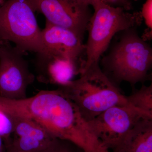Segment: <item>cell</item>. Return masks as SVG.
<instances>
[{"instance_id":"cell-1","label":"cell","mask_w":152,"mask_h":152,"mask_svg":"<svg viewBox=\"0 0 152 152\" xmlns=\"http://www.w3.org/2000/svg\"><path fill=\"white\" fill-rule=\"evenodd\" d=\"M0 107L10 113L34 120L55 138L72 140L85 127V119L77 107L59 88L41 90L23 99L0 96Z\"/></svg>"},{"instance_id":"cell-2","label":"cell","mask_w":152,"mask_h":152,"mask_svg":"<svg viewBox=\"0 0 152 152\" xmlns=\"http://www.w3.org/2000/svg\"><path fill=\"white\" fill-rule=\"evenodd\" d=\"M137 27L120 32L108 53L101 61L102 70L118 87L124 82L134 87L151 78L152 48L139 36Z\"/></svg>"},{"instance_id":"cell-3","label":"cell","mask_w":152,"mask_h":152,"mask_svg":"<svg viewBox=\"0 0 152 152\" xmlns=\"http://www.w3.org/2000/svg\"><path fill=\"white\" fill-rule=\"evenodd\" d=\"M78 108L87 121L114 106L130 105L119 87L105 75L99 62L95 63L66 86L58 87Z\"/></svg>"},{"instance_id":"cell-4","label":"cell","mask_w":152,"mask_h":152,"mask_svg":"<svg viewBox=\"0 0 152 152\" xmlns=\"http://www.w3.org/2000/svg\"><path fill=\"white\" fill-rule=\"evenodd\" d=\"M89 4L94 12L87 27L88 38L85 44L86 58L83 72L93 64L100 62L117 34L138 26L142 21L140 13H130L122 7H113L101 0H90Z\"/></svg>"},{"instance_id":"cell-5","label":"cell","mask_w":152,"mask_h":152,"mask_svg":"<svg viewBox=\"0 0 152 152\" xmlns=\"http://www.w3.org/2000/svg\"><path fill=\"white\" fill-rule=\"evenodd\" d=\"M35 11L28 0H7L0 7V40L21 51L47 53Z\"/></svg>"},{"instance_id":"cell-6","label":"cell","mask_w":152,"mask_h":152,"mask_svg":"<svg viewBox=\"0 0 152 152\" xmlns=\"http://www.w3.org/2000/svg\"><path fill=\"white\" fill-rule=\"evenodd\" d=\"M26 53L10 42L0 40V96L12 100L27 98V89L35 76L30 70Z\"/></svg>"},{"instance_id":"cell-7","label":"cell","mask_w":152,"mask_h":152,"mask_svg":"<svg viewBox=\"0 0 152 152\" xmlns=\"http://www.w3.org/2000/svg\"><path fill=\"white\" fill-rule=\"evenodd\" d=\"M35 12L53 24L70 30L83 40L92 15L89 5L79 0H28Z\"/></svg>"},{"instance_id":"cell-8","label":"cell","mask_w":152,"mask_h":152,"mask_svg":"<svg viewBox=\"0 0 152 152\" xmlns=\"http://www.w3.org/2000/svg\"><path fill=\"white\" fill-rule=\"evenodd\" d=\"M152 117L130 106H114L88 121L94 134L109 151H112L139 121Z\"/></svg>"},{"instance_id":"cell-9","label":"cell","mask_w":152,"mask_h":152,"mask_svg":"<svg viewBox=\"0 0 152 152\" xmlns=\"http://www.w3.org/2000/svg\"><path fill=\"white\" fill-rule=\"evenodd\" d=\"M36 54V77L41 83L66 86L83 69L82 58L75 59L49 53Z\"/></svg>"},{"instance_id":"cell-10","label":"cell","mask_w":152,"mask_h":152,"mask_svg":"<svg viewBox=\"0 0 152 152\" xmlns=\"http://www.w3.org/2000/svg\"><path fill=\"white\" fill-rule=\"evenodd\" d=\"M10 114L13 121V132L11 140L5 145H10L20 152H40L55 138L32 119Z\"/></svg>"},{"instance_id":"cell-11","label":"cell","mask_w":152,"mask_h":152,"mask_svg":"<svg viewBox=\"0 0 152 152\" xmlns=\"http://www.w3.org/2000/svg\"><path fill=\"white\" fill-rule=\"evenodd\" d=\"M42 39L47 53L75 59L85 53L83 40L70 30L53 24L46 20L42 30Z\"/></svg>"},{"instance_id":"cell-12","label":"cell","mask_w":152,"mask_h":152,"mask_svg":"<svg viewBox=\"0 0 152 152\" xmlns=\"http://www.w3.org/2000/svg\"><path fill=\"white\" fill-rule=\"evenodd\" d=\"M113 152H152V118L139 121L112 150Z\"/></svg>"},{"instance_id":"cell-13","label":"cell","mask_w":152,"mask_h":152,"mask_svg":"<svg viewBox=\"0 0 152 152\" xmlns=\"http://www.w3.org/2000/svg\"><path fill=\"white\" fill-rule=\"evenodd\" d=\"M130 105L140 111L152 117V84L149 86L142 85L139 89L126 96Z\"/></svg>"},{"instance_id":"cell-14","label":"cell","mask_w":152,"mask_h":152,"mask_svg":"<svg viewBox=\"0 0 152 152\" xmlns=\"http://www.w3.org/2000/svg\"><path fill=\"white\" fill-rule=\"evenodd\" d=\"M13 132V121L10 114L0 107V136L5 143L10 141Z\"/></svg>"},{"instance_id":"cell-15","label":"cell","mask_w":152,"mask_h":152,"mask_svg":"<svg viewBox=\"0 0 152 152\" xmlns=\"http://www.w3.org/2000/svg\"><path fill=\"white\" fill-rule=\"evenodd\" d=\"M40 152H83L73 143L58 138H55L48 146Z\"/></svg>"},{"instance_id":"cell-16","label":"cell","mask_w":152,"mask_h":152,"mask_svg":"<svg viewBox=\"0 0 152 152\" xmlns=\"http://www.w3.org/2000/svg\"><path fill=\"white\" fill-rule=\"evenodd\" d=\"M142 20L147 27L142 38L144 40H150L152 37V0H146L140 12Z\"/></svg>"},{"instance_id":"cell-17","label":"cell","mask_w":152,"mask_h":152,"mask_svg":"<svg viewBox=\"0 0 152 152\" xmlns=\"http://www.w3.org/2000/svg\"><path fill=\"white\" fill-rule=\"evenodd\" d=\"M80 1L85 2L89 5V1L90 0H80ZM101 1L113 7H122L127 11L129 10L132 8V4L130 0H101Z\"/></svg>"},{"instance_id":"cell-18","label":"cell","mask_w":152,"mask_h":152,"mask_svg":"<svg viewBox=\"0 0 152 152\" xmlns=\"http://www.w3.org/2000/svg\"><path fill=\"white\" fill-rule=\"evenodd\" d=\"M6 146L4 141L2 137L0 136V152H6Z\"/></svg>"},{"instance_id":"cell-19","label":"cell","mask_w":152,"mask_h":152,"mask_svg":"<svg viewBox=\"0 0 152 152\" xmlns=\"http://www.w3.org/2000/svg\"><path fill=\"white\" fill-rule=\"evenodd\" d=\"M6 146V152H22L19 151H17L15 149L13 148L12 147H11L10 145H5Z\"/></svg>"},{"instance_id":"cell-20","label":"cell","mask_w":152,"mask_h":152,"mask_svg":"<svg viewBox=\"0 0 152 152\" xmlns=\"http://www.w3.org/2000/svg\"><path fill=\"white\" fill-rule=\"evenodd\" d=\"M6 1V0H0V7L2 6Z\"/></svg>"},{"instance_id":"cell-21","label":"cell","mask_w":152,"mask_h":152,"mask_svg":"<svg viewBox=\"0 0 152 152\" xmlns=\"http://www.w3.org/2000/svg\"><path fill=\"white\" fill-rule=\"evenodd\" d=\"M135 1H138V0H135Z\"/></svg>"}]
</instances>
